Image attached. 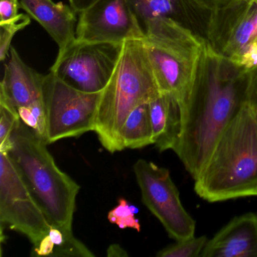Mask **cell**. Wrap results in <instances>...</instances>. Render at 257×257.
<instances>
[{
	"label": "cell",
	"mask_w": 257,
	"mask_h": 257,
	"mask_svg": "<svg viewBox=\"0 0 257 257\" xmlns=\"http://www.w3.org/2000/svg\"><path fill=\"white\" fill-rule=\"evenodd\" d=\"M204 40L213 52L238 64L257 44V0H234L210 12Z\"/></svg>",
	"instance_id": "obj_10"
},
{
	"label": "cell",
	"mask_w": 257,
	"mask_h": 257,
	"mask_svg": "<svg viewBox=\"0 0 257 257\" xmlns=\"http://www.w3.org/2000/svg\"><path fill=\"white\" fill-rule=\"evenodd\" d=\"M153 144L164 152L175 150L182 132L180 103L171 94H160L149 102Z\"/></svg>",
	"instance_id": "obj_16"
},
{
	"label": "cell",
	"mask_w": 257,
	"mask_h": 257,
	"mask_svg": "<svg viewBox=\"0 0 257 257\" xmlns=\"http://www.w3.org/2000/svg\"><path fill=\"white\" fill-rule=\"evenodd\" d=\"M198 8L206 12H213L223 8L234 0H189Z\"/></svg>",
	"instance_id": "obj_24"
},
{
	"label": "cell",
	"mask_w": 257,
	"mask_h": 257,
	"mask_svg": "<svg viewBox=\"0 0 257 257\" xmlns=\"http://www.w3.org/2000/svg\"><path fill=\"white\" fill-rule=\"evenodd\" d=\"M127 252L118 244H112L107 249V256H126Z\"/></svg>",
	"instance_id": "obj_27"
},
{
	"label": "cell",
	"mask_w": 257,
	"mask_h": 257,
	"mask_svg": "<svg viewBox=\"0 0 257 257\" xmlns=\"http://www.w3.org/2000/svg\"><path fill=\"white\" fill-rule=\"evenodd\" d=\"M160 94L143 40L123 45L115 71L100 92L94 132L109 153L124 150L121 130L131 112Z\"/></svg>",
	"instance_id": "obj_3"
},
{
	"label": "cell",
	"mask_w": 257,
	"mask_h": 257,
	"mask_svg": "<svg viewBox=\"0 0 257 257\" xmlns=\"http://www.w3.org/2000/svg\"><path fill=\"white\" fill-rule=\"evenodd\" d=\"M21 118L17 109L0 100V153H10L13 147V135Z\"/></svg>",
	"instance_id": "obj_18"
},
{
	"label": "cell",
	"mask_w": 257,
	"mask_h": 257,
	"mask_svg": "<svg viewBox=\"0 0 257 257\" xmlns=\"http://www.w3.org/2000/svg\"><path fill=\"white\" fill-rule=\"evenodd\" d=\"M123 45L76 40L58 54L50 72L79 91L101 92L115 71Z\"/></svg>",
	"instance_id": "obj_7"
},
{
	"label": "cell",
	"mask_w": 257,
	"mask_h": 257,
	"mask_svg": "<svg viewBox=\"0 0 257 257\" xmlns=\"http://www.w3.org/2000/svg\"><path fill=\"white\" fill-rule=\"evenodd\" d=\"M54 249H55V244H54L49 234H47L42 239L38 246H34L32 255H36V256H52L54 252Z\"/></svg>",
	"instance_id": "obj_25"
},
{
	"label": "cell",
	"mask_w": 257,
	"mask_h": 257,
	"mask_svg": "<svg viewBox=\"0 0 257 257\" xmlns=\"http://www.w3.org/2000/svg\"><path fill=\"white\" fill-rule=\"evenodd\" d=\"M21 8L53 39L61 54L76 40L78 13L70 6L52 0H19Z\"/></svg>",
	"instance_id": "obj_15"
},
{
	"label": "cell",
	"mask_w": 257,
	"mask_h": 257,
	"mask_svg": "<svg viewBox=\"0 0 257 257\" xmlns=\"http://www.w3.org/2000/svg\"><path fill=\"white\" fill-rule=\"evenodd\" d=\"M208 239L206 236H195L183 240L161 249L156 255L159 257H197L201 255Z\"/></svg>",
	"instance_id": "obj_19"
},
{
	"label": "cell",
	"mask_w": 257,
	"mask_h": 257,
	"mask_svg": "<svg viewBox=\"0 0 257 257\" xmlns=\"http://www.w3.org/2000/svg\"><path fill=\"white\" fill-rule=\"evenodd\" d=\"M143 203L176 240L195 236V221L186 211L167 168L138 159L133 166Z\"/></svg>",
	"instance_id": "obj_8"
},
{
	"label": "cell",
	"mask_w": 257,
	"mask_h": 257,
	"mask_svg": "<svg viewBox=\"0 0 257 257\" xmlns=\"http://www.w3.org/2000/svg\"><path fill=\"white\" fill-rule=\"evenodd\" d=\"M1 225L25 234L34 246L49 234L50 223L8 153H0Z\"/></svg>",
	"instance_id": "obj_9"
},
{
	"label": "cell",
	"mask_w": 257,
	"mask_h": 257,
	"mask_svg": "<svg viewBox=\"0 0 257 257\" xmlns=\"http://www.w3.org/2000/svg\"><path fill=\"white\" fill-rule=\"evenodd\" d=\"M249 72L206 42L192 89L181 105L182 132L174 150L194 180L221 134L246 104Z\"/></svg>",
	"instance_id": "obj_1"
},
{
	"label": "cell",
	"mask_w": 257,
	"mask_h": 257,
	"mask_svg": "<svg viewBox=\"0 0 257 257\" xmlns=\"http://www.w3.org/2000/svg\"><path fill=\"white\" fill-rule=\"evenodd\" d=\"M141 28L159 19H171L204 39L209 12L189 0H127Z\"/></svg>",
	"instance_id": "obj_14"
},
{
	"label": "cell",
	"mask_w": 257,
	"mask_h": 257,
	"mask_svg": "<svg viewBox=\"0 0 257 257\" xmlns=\"http://www.w3.org/2000/svg\"><path fill=\"white\" fill-rule=\"evenodd\" d=\"M120 137L124 150L141 149L153 144L149 103L140 105L131 112L121 128Z\"/></svg>",
	"instance_id": "obj_17"
},
{
	"label": "cell",
	"mask_w": 257,
	"mask_h": 257,
	"mask_svg": "<svg viewBox=\"0 0 257 257\" xmlns=\"http://www.w3.org/2000/svg\"><path fill=\"white\" fill-rule=\"evenodd\" d=\"M246 105L257 116V68L249 72Z\"/></svg>",
	"instance_id": "obj_23"
},
{
	"label": "cell",
	"mask_w": 257,
	"mask_h": 257,
	"mask_svg": "<svg viewBox=\"0 0 257 257\" xmlns=\"http://www.w3.org/2000/svg\"><path fill=\"white\" fill-rule=\"evenodd\" d=\"M201 257H257V214L233 218L207 240Z\"/></svg>",
	"instance_id": "obj_13"
},
{
	"label": "cell",
	"mask_w": 257,
	"mask_h": 257,
	"mask_svg": "<svg viewBox=\"0 0 257 257\" xmlns=\"http://www.w3.org/2000/svg\"><path fill=\"white\" fill-rule=\"evenodd\" d=\"M209 202L257 196V116L246 104L225 127L195 180Z\"/></svg>",
	"instance_id": "obj_2"
},
{
	"label": "cell",
	"mask_w": 257,
	"mask_h": 257,
	"mask_svg": "<svg viewBox=\"0 0 257 257\" xmlns=\"http://www.w3.org/2000/svg\"><path fill=\"white\" fill-rule=\"evenodd\" d=\"M97 1V0H69V3L70 7L79 14Z\"/></svg>",
	"instance_id": "obj_26"
},
{
	"label": "cell",
	"mask_w": 257,
	"mask_h": 257,
	"mask_svg": "<svg viewBox=\"0 0 257 257\" xmlns=\"http://www.w3.org/2000/svg\"><path fill=\"white\" fill-rule=\"evenodd\" d=\"M137 211L138 209L135 206L129 205L124 198H119L118 205L108 213V219L121 229L130 228L141 231V224L135 216Z\"/></svg>",
	"instance_id": "obj_21"
},
{
	"label": "cell",
	"mask_w": 257,
	"mask_h": 257,
	"mask_svg": "<svg viewBox=\"0 0 257 257\" xmlns=\"http://www.w3.org/2000/svg\"><path fill=\"white\" fill-rule=\"evenodd\" d=\"M43 92L47 144L94 132L100 92L79 91L52 72L45 75Z\"/></svg>",
	"instance_id": "obj_6"
},
{
	"label": "cell",
	"mask_w": 257,
	"mask_h": 257,
	"mask_svg": "<svg viewBox=\"0 0 257 257\" xmlns=\"http://www.w3.org/2000/svg\"><path fill=\"white\" fill-rule=\"evenodd\" d=\"M47 145L21 120L8 155L50 225L72 230L80 187L58 168Z\"/></svg>",
	"instance_id": "obj_4"
},
{
	"label": "cell",
	"mask_w": 257,
	"mask_h": 257,
	"mask_svg": "<svg viewBox=\"0 0 257 257\" xmlns=\"http://www.w3.org/2000/svg\"><path fill=\"white\" fill-rule=\"evenodd\" d=\"M20 8L19 0H0V23L16 19L19 16Z\"/></svg>",
	"instance_id": "obj_22"
},
{
	"label": "cell",
	"mask_w": 257,
	"mask_h": 257,
	"mask_svg": "<svg viewBox=\"0 0 257 257\" xmlns=\"http://www.w3.org/2000/svg\"><path fill=\"white\" fill-rule=\"evenodd\" d=\"M144 46L160 94H171L180 106L195 81L206 41L171 19L149 22Z\"/></svg>",
	"instance_id": "obj_5"
},
{
	"label": "cell",
	"mask_w": 257,
	"mask_h": 257,
	"mask_svg": "<svg viewBox=\"0 0 257 257\" xmlns=\"http://www.w3.org/2000/svg\"><path fill=\"white\" fill-rule=\"evenodd\" d=\"M76 40L123 44L144 40L141 28L127 0H97L79 13Z\"/></svg>",
	"instance_id": "obj_11"
},
{
	"label": "cell",
	"mask_w": 257,
	"mask_h": 257,
	"mask_svg": "<svg viewBox=\"0 0 257 257\" xmlns=\"http://www.w3.org/2000/svg\"><path fill=\"white\" fill-rule=\"evenodd\" d=\"M31 16L28 14H19L13 20L0 23V60L7 59L11 49L13 37L19 31L31 24Z\"/></svg>",
	"instance_id": "obj_20"
},
{
	"label": "cell",
	"mask_w": 257,
	"mask_h": 257,
	"mask_svg": "<svg viewBox=\"0 0 257 257\" xmlns=\"http://www.w3.org/2000/svg\"><path fill=\"white\" fill-rule=\"evenodd\" d=\"M10 54L0 85V100L7 102L16 109L43 103L45 75L29 67L14 47L11 48Z\"/></svg>",
	"instance_id": "obj_12"
}]
</instances>
